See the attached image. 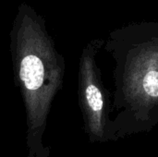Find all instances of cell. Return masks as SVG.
Wrapping results in <instances>:
<instances>
[{"instance_id": "6da1fadb", "label": "cell", "mask_w": 158, "mask_h": 157, "mask_svg": "<svg viewBox=\"0 0 158 157\" xmlns=\"http://www.w3.org/2000/svg\"><path fill=\"white\" fill-rule=\"evenodd\" d=\"M104 47L114 62L109 142L150 132L158 125V22L116 29Z\"/></svg>"}, {"instance_id": "7a4b0ae2", "label": "cell", "mask_w": 158, "mask_h": 157, "mask_svg": "<svg viewBox=\"0 0 158 157\" xmlns=\"http://www.w3.org/2000/svg\"><path fill=\"white\" fill-rule=\"evenodd\" d=\"M13 75L26 114L27 157H50L44 141L54 100L63 87L66 62L44 19L21 4L10 31Z\"/></svg>"}, {"instance_id": "3957f363", "label": "cell", "mask_w": 158, "mask_h": 157, "mask_svg": "<svg viewBox=\"0 0 158 157\" xmlns=\"http://www.w3.org/2000/svg\"><path fill=\"white\" fill-rule=\"evenodd\" d=\"M105 40L94 39L83 48L78 72V99L84 130L92 143H107L111 94L105 87L96 56Z\"/></svg>"}]
</instances>
